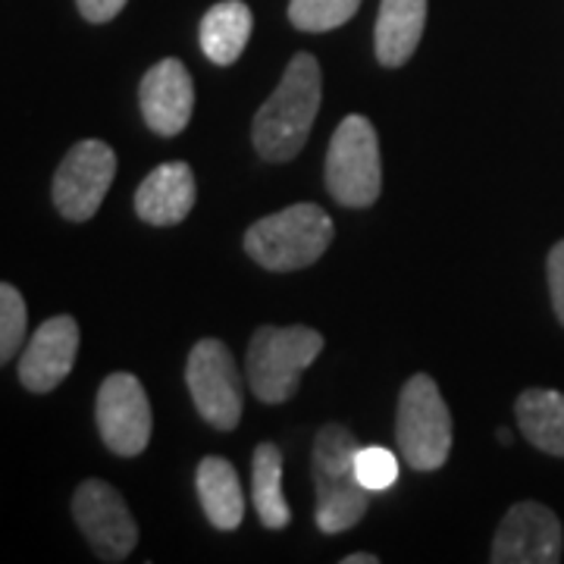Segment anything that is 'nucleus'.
I'll list each match as a JSON object with an SVG mask.
<instances>
[{"label":"nucleus","mask_w":564,"mask_h":564,"mask_svg":"<svg viewBox=\"0 0 564 564\" xmlns=\"http://www.w3.org/2000/svg\"><path fill=\"white\" fill-rule=\"evenodd\" d=\"M323 95L321 63L311 54H295L285 66L276 91L263 101L254 117L251 139L263 161L285 163L299 158L311 126L317 120Z\"/></svg>","instance_id":"f257e3e1"},{"label":"nucleus","mask_w":564,"mask_h":564,"mask_svg":"<svg viewBox=\"0 0 564 564\" xmlns=\"http://www.w3.org/2000/svg\"><path fill=\"white\" fill-rule=\"evenodd\" d=\"M358 440L339 426H323L314 440V486H317V508L314 518L323 533H343L367 514L370 489H364L355 474V452Z\"/></svg>","instance_id":"f03ea898"},{"label":"nucleus","mask_w":564,"mask_h":564,"mask_svg":"<svg viewBox=\"0 0 564 564\" xmlns=\"http://www.w3.org/2000/svg\"><path fill=\"white\" fill-rule=\"evenodd\" d=\"M333 242V220L317 204H292L270 214L245 232V251L254 263L273 273L304 270L323 258Z\"/></svg>","instance_id":"7ed1b4c3"},{"label":"nucleus","mask_w":564,"mask_h":564,"mask_svg":"<svg viewBox=\"0 0 564 564\" xmlns=\"http://www.w3.org/2000/svg\"><path fill=\"white\" fill-rule=\"evenodd\" d=\"M321 351L323 336L311 326H261L251 336L245 358L251 392L267 404L289 402Z\"/></svg>","instance_id":"20e7f679"},{"label":"nucleus","mask_w":564,"mask_h":564,"mask_svg":"<svg viewBox=\"0 0 564 564\" xmlns=\"http://www.w3.org/2000/svg\"><path fill=\"white\" fill-rule=\"evenodd\" d=\"M395 443L411 470H440L452 452V414L433 377L404 383L395 414Z\"/></svg>","instance_id":"39448f33"},{"label":"nucleus","mask_w":564,"mask_h":564,"mask_svg":"<svg viewBox=\"0 0 564 564\" xmlns=\"http://www.w3.org/2000/svg\"><path fill=\"white\" fill-rule=\"evenodd\" d=\"M326 188L343 207H370L383 192L377 129L367 117H345L326 151Z\"/></svg>","instance_id":"423d86ee"},{"label":"nucleus","mask_w":564,"mask_h":564,"mask_svg":"<svg viewBox=\"0 0 564 564\" xmlns=\"http://www.w3.org/2000/svg\"><path fill=\"white\" fill-rule=\"evenodd\" d=\"M185 383L204 421L236 430L242 421V377L232 351L220 339H202L185 364Z\"/></svg>","instance_id":"0eeeda50"},{"label":"nucleus","mask_w":564,"mask_h":564,"mask_svg":"<svg viewBox=\"0 0 564 564\" xmlns=\"http://www.w3.org/2000/svg\"><path fill=\"white\" fill-rule=\"evenodd\" d=\"M117 176V154L110 144L98 139L79 141L66 151L54 176V207L63 220L85 223L98 214Z\"/></svg>","instance_id":"6e6552de"},{"label":"nucleus","mask_w":564,"mask_h":564,"mask_svg":"<svg viewBox=\"0 0 564 564\" xmlns=\"http://www.w3.org/2000/svg\"><path fill=\"white\" fill-rule=\"evenodd\" d=\"M73 518L101 562H126L139 545V524L122 496L104 480H85L73 496Z\"/></svg>","instance_id":"1a4fd4ad"},{"label":"nucleus","mask_w":564,"mask_h":564,"mask_svg":"<svg viewBox=\"0 0 564 564\" xmlns=\"http://www.w3.org/2000/svg\"><path fill=\"white\" fill-rule=\"evenodd\" d=\"M95 417L104 445L120 458H135L151 443V402L139 377L132 373H110L104 380L95 402Z\"/></svg>","instance_id":"9d476101"},{"label":"nucleus","mask_w":564,"mask_h":564,"mask_svg":"<svg viewBox=\"0 0 564 564\" xmlns=\"http://www.w3.org/2000/svg\"><path fill=\"white\" fill-rule=\"evenodd\" d=\"M562 521L540 502H518L496 530L492 564H555L562 562Z\"/></svg>","instance_id":"9b49d317"},{"label":"nucleus","mask_w":564,"mask_h":564,"mask_svg":"<svg viewBox=\"0 0 564 564\" xmlns=\"http://www.w3.org/2000/svg\"><path fill=\"white\" fill-rule=\"evenodd\" d=\"M79 355V323L69 314L51 317L35 329L20 355V383L29 392H54L73 373Z\"/></svg>","instance_id":"f8f14e48"},{"label":"nucleus","mask_w":564,"mask_h":564,"mask_svg":"<svg viewBox=\"0 0 564 564\" xmlns=\"http://www.w3.org/2000/svg\"><path fill=\"white\" fill-rule=\"evenodd\" d=\"M139 104L141 117L158 135L163 139L180 135L195 110V85H192L185 63L176 57L154 63L141 79Z\"/></svg>","instance_id":"ddd939ff"},{"label":"nucleus","mask_w":564,"mask_h":564,"mask_svg":"<svg viewBox=\"0 0 564 564\" xmlns=\"http://www.w3.org/2000/svg\"><path fill=\"white\" fill-rule=\"evenodd\" d=\"M195 195H198V185H195V173L188 163H161L139 185L135 214L148 226H176L192 214Z\"/></svg>","instance_id":"4468645a"},{"label":"nucleus","mask_w":564,"mask_h":564,"mask_svg":"<svg viewBox=\"0 0 564 564\" xmlns=\"http://www.w3.org/2000/svg\"><path fill=\"white\" fill-rule=\"evenodd\" d=\"M426 25V0H383L377 17V61L395 69L414 57Z\"/></svg>","instance_id":"2eb2a0df"},{"label":"nucleus","mask_w":564,"mask_h":564,"mask_svg":"<svg viewBox=\"0 0 564 564\" xmlns=\"http://www.w3.org/2000/svg\"><path fill=\"white\" fill-rule=\"evenodd\" d=\"M198 499H202L207 521L217 530H239L245 518V496L239 474L226 458H204L195 474Z\"/></svg>","instance_id":"dca6fc26"},{"label":"nucleus","mask_w":564,"mask_h":564,"mask_svg":"<svg viewBox=\"0 0 564 564\" xmlns=\"http://www.w3.org/2000/svg\"><path fill=\"white\" fill-rule=\"evenodd\" d=\"M254 17L242 0L214 3L202 20V51L217 66H232L242 57L245 44L251 39Z\"/></svg>","instance_id":"f3484780"},{"label":"nucleus","mask_w":564,"mask_h":564,"mask_svg":"<svg viewBox=\"0 0 564 564\" xmlns=\"http://www.w3.org/2000/svg\"><path fill=\"white\" fill-rule=\"evenodd\" d=\"M514 414L527 443L536 445L545 455L564 458V392L527 389L518 395Z\"/></svg>","instance_id":"a211bd4d"},{"label":"nucleus","mask_w":564,"mask_h":564,"mask_svg":"<svg viewBox=\"0 0 564 564\" xmlns=\"http://www.w3.org/2000/svg\"><path fill=\"white\" fill-rule=\"evenodd\" d=\"M251 502L267 530H285L292 521L289 502L282 496V452L280 445L261 443L251 458Z\"/></svg>","instance_id":"6ab92c4d"},{"label":"nucleus","mask_w":564,"mask_h":564,"mask_svg":"<svg viewBox=\"0 0 564 564\" xmlns=\"http://www.w3.org/2000/svg\"><path fill=\"white\" fill-rule=\"evenodd\" d=\"M361 0H289V22L302 32H333L358 13Z\"/></svg>","instance_id":"aec40b11"},{"label":"nucleus","mask_w":564,"mask_h":564,"mask_svg":"<svg viewBox=\"0 0 564 564\" xmlns=\"http://www.w3.org/2000/svg\"><path fill=\"white\" fill-rule=\"evenodd\" d=\"M25 326H29V307L17 285L0 282V367L13 361L25 345Z\"/></svg>","instance_id":"412c9836"},{"label":"nucleus","mask_w":564,"mask_h":564,"mask_svg":"<svg viewBox=\"0 0 564 564\" xmlns=\"http://www.w3.org/2000/svg\"><path fill=\"white\" fill-rule=\"evenodd\" d=\"M355 474L364 489L383 492L399 480V458L383 445H367V448L355 452Z\"/></svg>","instance_id":"4be33fe9"},{"label":"nucleus","mask_w":564,"mask_h":564,"mask_svg":"<svg viewBox=\"0 0 564 564\" xmlns=\"http://www.w3.org/2000/svg\"><path fill=\"white\" fill-rule=\"evenodd\" d=\"M549 292H552V307H555V317L564 326V242H558L549 251Z\"/></svg>","instance_id":"5701e85b"},{"label":"nucleus","mask_w":564,"mask_h":564,"mask_svg":"<svg viewBox=\"0 0 564 564\" xmlns=\"http://www.w3.org/2000/svg\"><path fill=\"white\" fill-rule=\"evenodd\" d=\"M76 7L88 22H110L113 17H120L126 0H76Z\"/></svg>","instance_id":"b1692460"},{"label":"nucleus","mask_w":564,"mask_h":564,"mask_svg":"<svg viewBox=\"0 0 564 564\" xmlns=\"http://www.w3.org/2000/svg\"><path fill=\"white\" fill-rule=\"evenodd\" d=\"M380 558L377 555H370V552H355V555H348V558H343V564H377Z\"/></svg>","instance_id":"393cba45"},{"label":"nucleus","mask_w":564,"mask_h":564,"mask_svg":"<svg viewBox=\"0 0 564 564\" xmlns=\"http://www.w3.org/2000/svg\"><path fill=\"white\" fill-rule=\"evenodd\" d=\"M496 440H499V443H511V433H508V430H499Z\"/></svg>","instance_id":"a878e982"}]
</instances>
